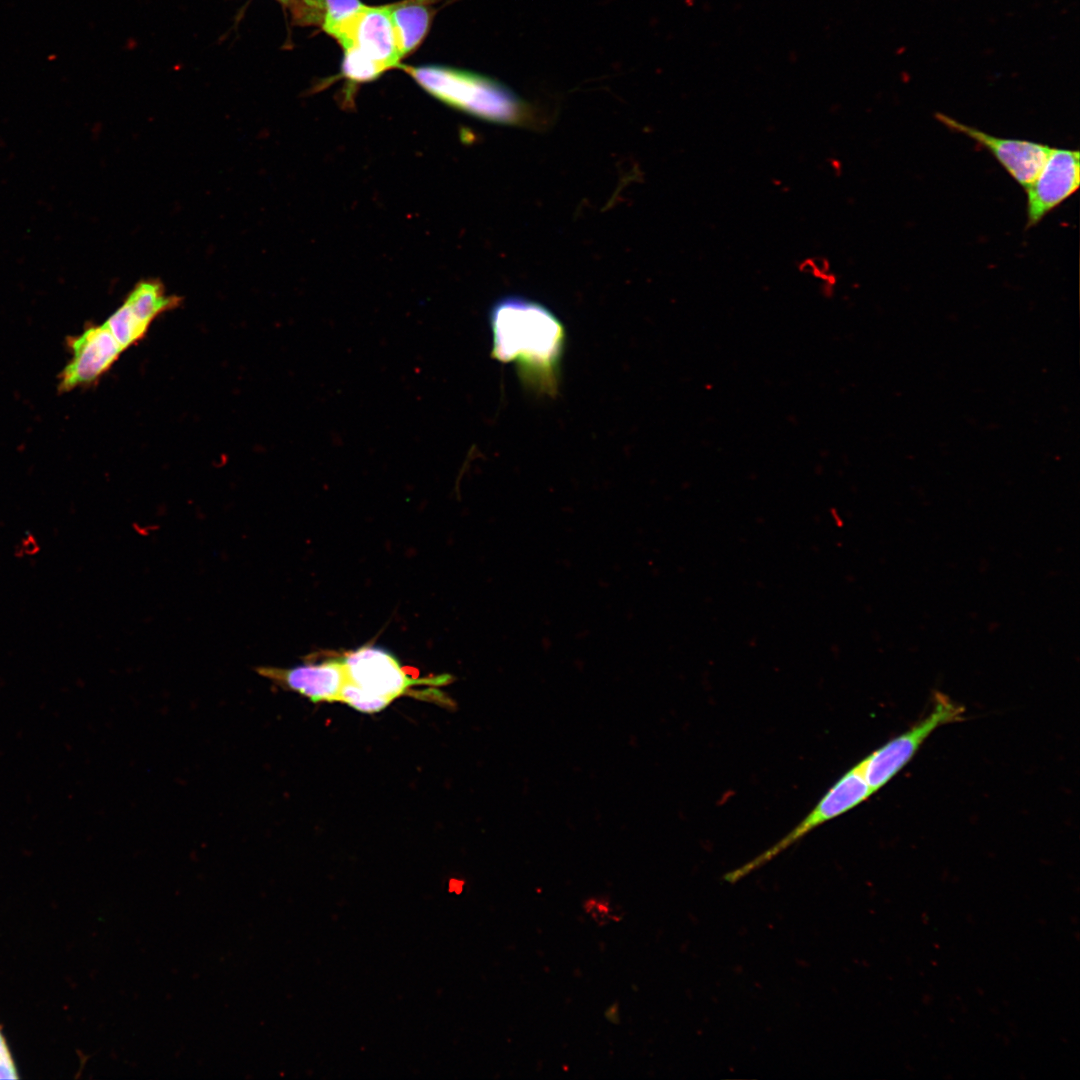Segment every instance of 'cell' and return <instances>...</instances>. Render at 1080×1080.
Returning <instances> with one entry per match:
<instances>
[{"label": "cell", "mask_w": 1080, "mask_h": 1080, "mask_svg": "<svg viewBox=\"0 0 1080 1080\" xmlns=\"http://www.w3.org/2000/svg\"><path fill=\"white\" fill-rule=\"evenodd\" d=\"M18 1078L17 1069L15 1067L13 1058L0 1059V1079H15Z\"/></svg>", "instance_id": "e0dca14e"}, {"label": "cell", "mask_w": 1080, "mask_h": 1080, "mask_svg": "<svg viewBox=\"0 0 1080 1080\" xmlns=\"http://www.w3.org/2000/svg\"><path fill=\"white\" fill-rule=\"evenodd\" d=\"M427 0H408L391 8V16L402 56L413 50L423 39L430 14L424 6Z\"/></svg>", "instance_id": "7c38bea8"}, {"label": "cell", "mask_w": 1080, "mask_h": 1080, "mask_svg": "<svg viewBox=\"0 0 1080 1080\" xmlns=\"http://www.w3.org/2000/svg\"><path fill=\"white\" fill-rule=\"evenodd\" d=\"M872 794L874 793L867 784L859 765H855L834 783L796 827L747 867L751 868L767 861L819 825L866 801Z\"/></svg>", "instance_id": "ba28073f"}, {"label": "cell", "mask_w": 1080, "mask_h": 1080, "mask_svg": "<svg viewBox=\"0 0 1080 1080\" xmlns=\"http://www.w3.org/2000/svg\"><path fill=\"white\" fill-rule=\"evenodd\" d=\"M338 702L348 704L363 713H376L386 708L391 701L372 694L346 679L338 697Z\"/></svg>", "instance_id": "5bb4252c"}, {"label": "cell", "mask_w": 1080, "mask_h": 1080, "mask_svg": "<svg viewBox=\"0 0 1080 1080\" xmlns=\"http://www.w3.org/2000/svg\"><path fill=\"white\" fill-rule=\"evenodd\" d=\"M492 357L514 363L531 386L551 392L558 383L565 329L546 306L521 296L497 300L489 311Z\"/></svg>", "instance_id": "6da1fadb"}, {"label": "cell", "mask_w": 1080, "mask_h": 1080, "mask_svg": "<svg viewBox=\"0 0 1080 1080\" xmlns=\"http://www.w3.org/2000/svg\"><path fill=\"white\" fill-rule=\"evenodd\" d=\"M256 672L313 703L338 702L340 690L347 679L340 657L319 663H302L290 668L260 666L256 668Z\"/></svg>", "instance_id": "8fae6325"}, {"label": "cell", "mask_w": 1080, "mask_h": 1080, "mask_svg": "<svg viewBox=\"0 0 1080 1080\" xmlns=\"http://www.w3.org/2000/svg\"><path fill=\"white\" fill-rule=\"evenodd\" d=\"M40 546L33 534L23 537L21 542L17 545L15 555L21 554V556L29 555L33 556L38 553Z\"/></svg>", "instance_id": "2e32d148"}, {"label": "cell", "mask_w": 1080, "mask_h": 1080, "mask_svg": "<svg viewBox=\"0 0 1080 1080\" xmlns=\"http://www.w3.org/2000/svg\"><path fill=\"white\" fill-rule=\"evenodd\" d=\"M363 7L364 5L359 0H325L323 28L352 15Z\"/></svg>", "instance_id": "9a60e30c"}, {"label": "cell", "mask_w": 1080, "mask_h": 1080, "mask_svg": "<svg viewBox=\"0 0 1080 1080\" xmlns=\"http://www.w3.org/2000/svg\"><path fill=\"white\" fill-rule=\"evenodd\" d=\"M72 357L59 375V390L68 392L96 382L124 352L103 323L68 340Z\"/></svg>", "instance_id": "52a82bcc"}, {"label": "cell", "mask_w": 1080, "mask_h": 1080, "mask_svg": "<svg viewBox=\"0 0 1080 1080\" xmlns=\"http://www.w3.org/2000/svg\"><path fill=\"white\" fill-rule=\"evenodd\" d=\"M347 680L391 702L415 684L386 649L365 645L341 656Z\"/></svg>", "instance_id": "30bf717a"}, {"label": "cell", "mask_w": 1080, "mask_h": 1080, "mask_svg": "<svg viewBox=\"0 0 1080 1080\" xmlns=\"http://www.w3.org/2000/svg\"><path fill=\"white\" fill-rule=\"evenodd\" d=\"M281 1H284V2H286V1H288V0H281Z\"/></svg>", "instance_id": "d6986e66"}, {"label": "cell", "mask_w": 1080, "mask_h": 1080, "mask_svg": "<svg viewBox=\"0 0 1080 1080\" xmlns=\"http://www.w3.org/2000/svg\"><path fill=\"white\" fill-rule=\"evenodd\" d=\"M964 712L961 705L938 693L934 697L931 712L925 718L859 762L858 765L873 793L907 765L935 729L961 721Z\"/></svg>", "instance_id": "3957f363"}, {"label": "cell", "mask_w": 1080, "mask_h": 1080, "mask_svg": "<svg viewBox=\"0 0 1080 1080\" xmlns=\"http://www.w3.org/2000/svg\"><path fill=\"white\" fill-rule=\"evenodd\" d=\"M181 300L179 296L168 295L158 279L140 280L104 324L125 351L144 338L160 314L176 308Z\"/></svg>", "instance_id": "5b68a950"}, {"label": "cell", "mask_w": 1080, "mask_h": 1080, "mask_svg": "<svg viewBox=\"0 0 1080 1080\" xmlns=\"http://www.w3.org/2000/svg\"><path fill=\"white\" fill-rule=\"evenodd\" d=\"M346 48H355L385 70L399 66L402 57L390 7L365 6L324 28Z\"/></svg>", "instance_id": "277c9868"}, {"label": "cell", "mask_w": 1080, "mask_h": 1080, "mask_svg": "<svg viewBox=\"0 0 1080 1080\" xmlns=\"http://www.w3.org/2000/svg\"><path fill=\"white\" fill-rule=\"evenodd\" d=\"M386 70L377 62L355 48L344 49L342 72L352 82L375 80Z\"/></svg>", "instance_id": "4fadbf2b"}, {"label": "cell", "mask_w": 1080, "mask_h": 1080, "mask_svg": "<svg viewBox=\"0 0 1080 1080\" xmlns=\"http://www.w3.org/2000/svg\"><path fill=\"white\" fill-rule=\"evenodd\" d=\"M1080 184L1078 150L1052 148L1027 193V228L1039 223L1050 211L1077 191Z\"/></svg>", "instance_id": "8992f818"}, {"label": "cell", "mask_w": 1080, "mask_h": 1080, "mask_svg": "<svg viewBox=\"0 0 1080 1080\" xmlns=\"http://www.w3.org/2000/svg\"><path fill=\"white\" fill-rule=\"evenodd\" d=\"M936 118L986 148L1024 189L1035 180L1052 149L1032 141L999 138L941 113Z\"/></svg>", "instance_id": "9c48e42d"}, {"label": "cell", "mask_w": 1080, "mask_h": 1080, "mask_svg": "<svg viewBox=\"0 0 1080 1080\" xmlns=\"http://www.w3.org/2000/svg\"><path fill=\"white\" fill-rule=\"evenodd\" d=\"M12 1055L7 1045L6 1039L0 1029V1059H10Z\"/></svg>", "instance_id": "ac0fdd59"}, {"label": "cell", "mask_w": 1080, "mask_h": 1080, "mask_svg": "<svg viewBox=\"0 0 1080 1080\" xmlns=\"http://www.w3.org/2000/svg\"><path fill=\"white\" fill-rule=\"evenodd\" d=\"M398 67L433 97L458 111L495 124L536 125L535 109L494 79L444 66Z\"/></svg>", "instance_id": "7a4b0ae2"}]
</instances>
